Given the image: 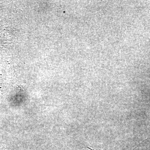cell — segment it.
I'll list each match as a JSON object with an SVG mask.
<instances>
[{
    "label": "cell",
    "mask_w": 150,
    "mask_h": 150,
    "mask_svg": "<svg viewBox=\"0 0 150 150\" xmlns=\"http://www.w3.org/2000/svg\"><path fill=\"white\" fill-rule=\"evenodd\" d=\"M87 148H88L89 149L91 150H101L98 149H95V148L87 146Z\"/></svg>",
    "instance_id": "obj_1"
}]
</instances>
